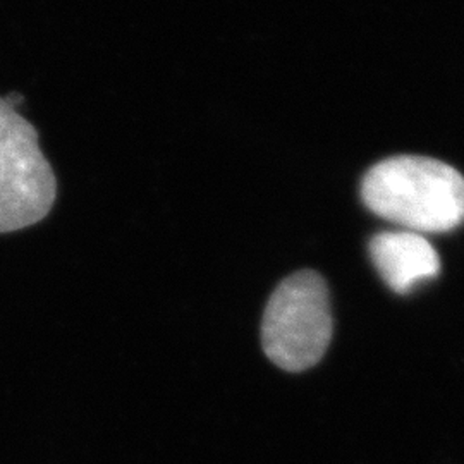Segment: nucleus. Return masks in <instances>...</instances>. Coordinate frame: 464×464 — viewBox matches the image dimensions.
I'll return each mask as SVG.
<instances>
[{"label": "nucleus", "mask_w": 464, "mask_h": 464, "mask_svg": "<svg viewBox=\"0 0 464 464\" xmlns=\"http://www.w3.org/2000/svg\"><path fill=\"white\" fill-rule=\"evenodd\" d=\"M362 197L373 214L404 231H450L464 220L463 176L427 157H392L372 167Z\"/></svg>", "instance_id": "obj_1"}, {"label": "nucleus", "mask_w": 464, "mask_h": 464, "mask_svg": "<svg viewBox=\"0 0 464 464\" xmlns=\"http://www.w3.org/2000/svg\"><path fill=\"white\" fill-rule=\"evenodd\" d=\"M332 329L327 284L316 272L301 270L284 279L268 299L262 344L274 365L298 373L324 358Z\"/></svg>", "instance_id": "obj_2"}, {"label": "nucleus", "mask_w": 464, "mask_h": 464, "mask_svg": "<svg viewBox=\"0 0 464 464\" xmlns=\"http://www.w3.org/2000/svg\"><path fill=\"white\" fill-rule=\"evenodd\" d=\"M55 197L57 181L36 130L0 99V234L45 218Z\"/></svg>", "instance_id": "obj_3"}, {"label": "nucleus", "mask_w": 464, "mask_h": 464, "mask_svg": "<svg viewBox=\"0 0 464 464\" xmlns=\"http://www.w3.org/2000/svg\"><path fill=\"white\" fill-rule=\"evenodd\" d=\"M370 255L382 279L399 295L433 279L440 270L437 251L423 234L391 231L370 241Z\"/></svg>", "instance_id": "obj_4"}]
</instances>
